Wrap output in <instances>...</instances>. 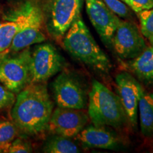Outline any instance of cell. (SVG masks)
Instances as JSON below:
<instances>
[{
  "label": "cell",
  "instance_id": "obj_1",
  "mask_svg": "<svg viewBox=\"0 0 153 153\" xmlns=\"http://www.w3.org/2000/svg\"><path fill=\"white\" fill-rule=\"evenodd\" d=\"M53 104L43 83H32L22 89L16 97L11 117L17 129L26 135H39L46 131Z\"/></svg>",
  "mask_w": 153,
  "mask_h": 153
},
{
  "label": "cell",
  "instance_id": "obj_2",
  "mask_svg": "<svg viewBox=\"0 0 153 153\" xmlns=\"http://www.w3.org/2000/svg\"><path fill=\"white\" fill-rule=\"evenodd\" d=\"M64 48L72 57L98 71L108 72L111 63L96 42L81 16L76 19L62 40Z\"/></svg>",
  "mask_w": 153,
  "mask_h": 153
},
{
  "label": "cell",
  "instance_id": "obj_3",
  "mask_svg": "<svg viewBox=\"0 0 153 153\" xmlns=\"http://www.w3.org/2000/svg\"><path fill=\"white\" fill-rule=\"evenodd\" d=\"M87 106V114L95 126L119 128L128 120L118 95L97 80L92 82Z\"/></svg>",
  "mask_w": 153,
  "mask_h": 153
},
{
  "label": "cell",
  "instance_id": "obj_4",
  "mask_svg": "<svg viewBox=\"0 0 153 153\" xmlns=\"http://www.w3.org/2000/svg\"><path fill=\"white\" fill-rule=\"evenodd\" d=\"M83 0H47L45 24L55 40L62 42L65 34L80 16Z\"/></svg>",
  "mask_w": 153,
  "mask_h": 153
},
{
  "label": "cell",
  "instance_id": "obj_5",
  "mask_svg": "<svg viewBox=\"0 0 153 153\" xmlns=\"http://www.w3.org/2000/svg\"><path fill=\"white\" fill-rule=\"evenodd\" d=\"M16 55L9 53L0 62V83L6 88L18 94L30 84V49L25 48Z\"/></svg>",
  "mask_w": 153,
  "mask_h": 153
},
{
  "label": "cell",
  "instance_id": "obj_6",
  "mask_svg": "<svg viewBox=\"0 0 153 153\" xmlns=\"http://www.w3.org/2000/svg\"><path fill=\"white\" fill-rule=\"evenodd\" d=\"M63 58L51 43L37 45L30 55V84L43 83L62 70Z\"/></svg>",
  "mask_w": 153,
  "mask_h": 153
},
{
  "label": "cell",
  "instance_id": "obj_7",
  "mask_svg": "<svg viewBox=\"0 0 153 153\" xmlns=\"http://www.w3.org/2000/svg\"><path fill=\"white\" fill-rule=\"evenodd\" d=\"M55 101L58 107L74 109H85L88 104L85 88L75 75L63 72L52 84Z\"/></svg>",
  "mask_w": 153,
  "mask_h": 153
},
{
  "label": "cell",
  "instance_id": "obj_8",
  "mask_svg": "<svg viewBox=\"0 0 153 153\" xmlns=\"http://www.w3.org/2000/svg\"><path fill=\"white\" fill-rule=\"evenodd\" d=\"M43 14L41 9L32 2H26V15L24 24L15 36L10 52L17 53L31 45L45 41L42 30Z\"/></svg>",
  "mask_w": 153,
  "mask_h": 153
},
{
  "label": "cell",
  "instance_id": "obj_9",
  "mask_svg": "<svg viewBox=\"0 0 153 153\" xmlns=\"http://www.w3.org/2000/svg\"><path fill=\"white\" fill-rule=\"evenodd\" d=\"M146 47L145 39L136 25L120 19L113 38V48L119 57L132 60Z\"/></svg>",
  "mask_w": 153,
  "mask_h": 153
},
{
  "label": "cell",
  "instance_id": "obj_10",
  "mask_svg": "<svg viewBox=\"0 0 153 153\" xmlns=\"http://www.w3.org/2000/svg\"><path fill=\"white\" fill-rule=\"evenodd\" d=\"M89 115L83 109L58 107L52 113L48 129L54 135L74 138L87 126Z\"/></svg>",
  "mask_w": 153,
  "mask_h": 153
},
{
  "label": "cell",
  "instance_id": "obj_11",
  "mask_svg": "<svg viewBox=\"0 0 153 153\" xmlns=\"http://www.w3.org/2000/svg\"><path fill=\"white\" fill-rule=\"evenodd\" d=\"M85 2L89 20L101 41L106 47L113 48V38L120 22L119 17L101 0H85Z\"/></svg>",
  "mask_w": 153,
  "mask_h": 153
},
{
  "label": "cell",
  "instance_id": "obj_12",
  "mask_svg": "<svg viewBox=\"0 0 153 153\" xmlns=\"http://www.w3.org/2000/svg\"><path fill=\"white\" fill-rule=\"evenodd\" d=\"M116 82L118 97L128 120L133 128H136L139 99L144 89L140 82L128 72L118 74L116 76Z\"/></svg>",
  "mask_w": 153,
  "mask_h": 153
},
{
  "label": "cell",
  "instance_id": "obj_13",
  "mask_svg": "<svg viewBox=\"0 0 153 153\" xmlns=\"http://www.w3.org/2000/svg\"><path fill=\"white\" fill-rule=\"evenodd\" d=\"M74 139L87 148L116 150L119 146L117 137L103 126L93 125L85 127Z\"/></svg>",
  "mask_w": 153,
  "mask_h": 153
},
{
  "label": "cell",
  "instance_id": "obj_14",
  "mask_svg": "<svg viewBox=\"0 0 153 153\" xmlns=\"http://www.w3.org/2000/svg\"><path fill=\"white\" fill-rule=\"evenodd\" d=\"M26 15V3L15 14L13 19L0 22V53L10 50L13 40L24 24Z\"/></svg>",
  "mask_w": 153,
  "mask_h": 153
},
{
  "label": "cell",
  "instance_id": "obj_15",
  "mask_svg": "<svg viewBox=\"0 0 153 153\" xmlns=\"http://www.w3.org/2000/svg\"><path fill=\"white\" fill-rule=\"evenodd\" d=\"M132 72L145 83H153V46H147L144 51L129 62Z\"/></svg>",
  "mask_w": 153,
  "mask_h": 153
},
{
  "label": "cell",
  "instance_id": "obj_16",
  "mask_svg": "<svg viewBox=\"0 0 153 153\" xmlns=\"http://www.w3.org/2000/svg\"><path fill=\"white\" fill-rule=\"evenodd\" d=\"M141 133L145 137H153V91H143L138 103Z\"/></svg>",
  "mask_w": 153,
  "mask_h": 153
},
{
  "label": "cell",
  "instance_id": "obj_17",
  "mask_svg": "<svg viewBox=\"0 0 153 153\" xmlns=\"http://www.w3.org/2000/svg\"><path fill=\"white\" fill-rule=\"evenodd\" d=\"M43 150L48 153H78L82 151L70 138L54 134L47 140Z\"/></svg>",
  "mask_w": 153,
  "mask_h": 153
},
{
  "label": "cell",
  "instance_id": "obj_18",
  "mask_svg": "<svg viewBox=\"0 0 153 153\" xmlns=\"http://www.w3.org/2000/svg\"><path fill=\"white\" fill-rule=\"evenodd\" d=\"M17 129L15 124L7 120H0V152H7L16 139Z\"/></svg>",
  "mask_w": 153,
  "mask_h": 153
},
{
  "label": "cell",
  "instance_id": "obj_19",
  "mask_svg": "<svg viewBox=\"0 0 153 153\" xmlns=\"http://www.w3.org/2000/svg\"><path fill=\"white\" fill-rule=\"evenodd\" d=\"M140 24V32L153 46V7L137 13Z\"/></svg>",
  "mask_w": 153,
  "mask_h": 153
},
{
  "label": "cell",
  "instance_id": "obj_20",
  "mask_svg": "<svg viewBox=\"0 0 153 153\" xmlns=\"http://www.w3.org/2000/svg\"><path fill=\"white\" fill-rule=\"evenodd\" d=\"M118 17L126 18L129 16L128 6L121 0H101Z\"/></svg>",
  "mask_w": 153,
  "mask_h": 153
},
{
  "label": "cell",
  "instance_id": "obj_21",
  "mask_svg": "<svg viewBox=\"0 0 153 153\" xmlns=\"http://www.w3.org/2000/svg\"><path fill=\"white\" fill-rule=\"evenodd\" d=\"M16 101L15 94L4 86L0 85V109L13 106Z\"/></svg>",
  "mask_w": 153,
  "mask_h": 153
},
{
  "label": "cell",
  "instance_id": "obj_22",
  "mask_svg": "<svg viewBox=\"0 0 153 153\" xmlns=\"http://www.w3.org/2000/svg\"><path fill=\"white\" fill-rule=\"evenodd\" d=\"M32 152L31 145L28 141L22 138H16L9 147V153H28Z\"/></svg>",
  "mask_w": 153,
  "mask_h": 153
},
{
  "label": "cell",
  "instance_id": "obj_23",
  "mask_svg": "<svg viewBox=\"0 0 153 153\" xmlns=\"http://www.w3.org/2000/svg\"><path fill=\"white\" fill-rule=\"evenodd\" d=\"M125 3L137 14L153 7V0H126Z\"/></svg>",
  "mask_w": 153,
  "mask_h": 153
},
{
  "label": "cell",
  "instance_id": "obj_24",
  "mask_svg": "<svg viewBox=\"0 0 153 153\" xmlns=\"http://www.w3.org/2000/svg\"><path fill=\"white\" fill-rule=\"evenodd\" d=\"M9 53H10V50H7V51L0 53V62L2 61V60L5 57H7L9 55Z\"/></svg>",
  "mask_w": 153,
  "mask_h": 153
},
{
  "label": "cell",
  "instance_id": "obj_25",
  "mask_svg": "<svg viewBox=\"0 0 153 153\" xmlns=\"http://www.w3.org/2000/svg\"><path fill=\"white\" fill-rule=\"evenodd\" d=\"M121 1H123V2H124V3H125V2H126V0H121Z\"/></svg>",
  "mask_w": 153,
  "mask_h": 153
}]
</instances>
